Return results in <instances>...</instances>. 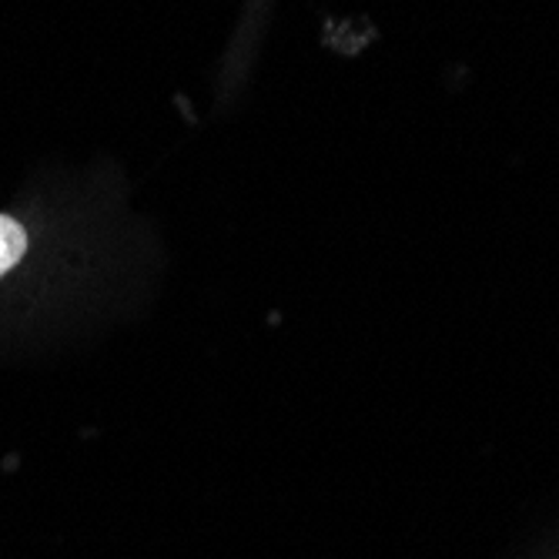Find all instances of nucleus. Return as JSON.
I'll use <instances>...</instances> for the list:
<instances>
[{
  "mask_svg": "<svg viewBox=\"0 0 559 559\" xmlns=\"http://www.w3.org/2000/svg\"><path fill=\"white\" fill-rule=\"evenodd\" d=\"M24 251H27V235L24 228L8 218V215H0V275H8L21 259H24Z\"/></svg>",
  "mask_w": 559,
  "mask_h": 559,
  "instance_id": "1",
  "label": "nucleus"
}]
</instances>
